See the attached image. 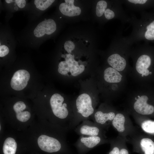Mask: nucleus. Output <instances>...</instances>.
Masks as SVG:
<instances>
[{
	"mask_svg": "<svg viewBox=\"0 0 154 154\" xmlns=\"http://www.w3.org/2000/svg\"><path fill=\"white\" fill-rule=\"evenodd\" d=\"M68 131L59 126L51 135H40L37 139L38 146L42 150L49 153L57 152L62 147H66V132Z\"/></svg>",
	"mask_w": 154,
	"mask_h": 154,
	"instance_id": "nucleus-1",
	"label": "nucleus"
},
{
	"mask_svg": "<svg viewBox=\"0 0 154 154\" xmlns=\"http://www.w3.org/2000/svg\"><path fill=\"white\" fill-rule=\"evenodd\" d=\"M93 102L91 97L86 93L78 97L75 102L76 111L74 112L72 129L81 122L90 119L95 112Z\"/></svg>",
	"mask_w": 154,
	"mask_h": 154,
	"instance_id": "nucleus-2",
	"label": "nucleus"
},
{
	"mask_svg": "<svg viewBox=\"0 0 154 154\" xmlns=\"http://www.w3.org/2000/svg\"><path fill=\"white\" fill-rule=\"evenodd\" d=\"M109 141L106 137L99 136H80L74 143L80 153H83L102 143Z\"/></svg>",
	"mask_w": 154,
	"mask_h": 154,
	"instance_id": "nucleus-3",
	"label": "nucleus"
},
{
	"mask_svg": "<svg viewBox=\"0 0 154 154\" xmlns=\"http://www.w3.org/2000/svg\"><path fill=\"white\" fill-rule=\"evenodd\" d=\"M74 129L75 131L80 136H99L106 138L104 129L89 119L82 121Z\"/></svg>",
	"mask_w": 154,
	"mask_h": 154,
	"instance_id": "nucleus-4",
	"label": "nucleus"
},
{
	"mask_svg": "<svg viewBox=\"0 0 154 154\" xmlns=\"http://www.w3.org/2000/svg\"><path fill=\"white\" fill-rule=\"evenodd\" d=\"M135 24L133 33L134 38L139 40H154V20L147 24L139 20Z\"/></svg>",
	"mask_w": 154,
	"mask_h": 154,
	"instance_id": "nucleus-5",
	"label": "nucleus"
},
{
	"mask_svg": "<svg viewBox=\"0 0 154 154\" xmlns=\"http://www.w3.org/2000/svg\"><path fill=\"white\" fill-rule=\"evenodd\" d=\"M116 114L113 112H104L99 110L95 111L90 119L104 129L108 127Z\"/></svg>",
	"mask_w": 154,
	"mask_h": 154,
	"instance_id": "nucleus-6",
	"label": "nucleus"
},
{
	"mask_svg": "<svg viewBox=\"0 0 154 154\" xmlns=\"http://www.w3.org/2000/svg\"><path fill=\"white\" fill-rule=\"evenodd\" d=\"M30 78L28 71L25 70H20L14 74L11 80L12 88L16 90H21L27 86Z\"/></svg>",
	"mask_w": 154,
	"mask_h": 154,
	"instance_id": "nucleus-7",
	"label": "nucleus"
},
{
	"mask_svg": "<svg viewBox=\"0 0 154 154\" xmlns=\"http://www.w3.org/2000/svg\"><path fill=\"white\" fill-rule=\"evenodd\" d=\"M56 25L54 21L52 19H45L40 23L35 29L34 35L37 37H40L45 34L50 35L56 30Z\"/></svg>",
	"mask_w": 154,
	"mask_h": 154,
	"instance_id": "nucleus-8",
	"label": "nucleus"
},
{
	"mask_svg": "<svg viewBox=\"0 0 154 154\" xmlns=\"http://www.w3.org/2000/svg\"><path fill=\"white\" fill-rule=\"evenodd\" d=\"M148 97L142 95L137 98L133 104V108L138 114L143 115L151 114L154 112V107L147 103Z\"/></svg>",
	"mask_w": 154,
	"mask_h": 154,
	"instance_id": "nucleus-9",
	"label": "nucleus"
},
{
	"mask_svg": "<svg viewBox=\"0 0 154 154\" xmlns=\"http://www.w3.org/2000/svg\"><path fill=\"white\" fill-rule=\"evenodd\" d=\"M65 2L61 3L59 7L60 12L64 15L68 17H73L80 15V8L75 6L74 0H65Z\"/></svg>",
	"mask_w": 154,
	"mask_h": 154,
	"instance_id": "nucleus-10",
	"label": "nucleus"
},
{
	"mask_svg": "<svg viewBox=\"0 0 154 154\" xmlns=\"http://www.w3.org/2000/svg\"><path fill=\"white\" fill-rule=\"evenodd\" d=\"M151 60L150 57L146 54L140 55L137 60L136 63L135 68L137 71L142 76H147L149 74L148 68L150 66Z\"/></svg>",
	"mask_w": 154,
	"mask_h": 154,
	"instance_id": "nucleus-11",
	"label": "nucleus"
},
{
	"mask_svg": "<svg viewBox=\"0 0 154 154\" xmlns=\"http://www.w3.org/2000/svg\"><path fill=\"white\" fill-rule=\"evenodd\" d=\"M65 61L68 64L70 72L73 76H76L82 73L84 70L85 67L82 64L79 65L78 62L74 59V56L70 54L65 55Z\"/></svg>",
	"mask_w": 154,
	"mask_h": 154,
	"instance_id": "nucleus-12",
	"label": "nucleus"
},
{
	"mask_svg": "<svg viewBox=\"0 0 154 154\" xmlns=\"http://www.w3.org/2000/svg\"><path fill=\"white\" fill-rule=\"evenodd\" d=\"M107 61L112 68L118 71L124 70L126 65L125 59L118 53H114L110 56Z\"/></svg>",
	"mask_w": 154,
	"mask_h": 154,
	"instance_id": "nucleus-13",
	"label": "nucleus"
},
{
	"mask_svg": "<svg viewBox=\"0 0 154 154\" xmlns=\"http://www.w3.org/2000/svg\"><path fill=\"white\" fill-rule=\"evenodd\" d=\"M26 106L23 102H18L15 103L13 106V109L16 114L17 119L21 122H25L30 118V113L28 111L23 110L25 109Z\"/></svg>",
	"mask_w": 154,
	"mask_h": 154,
	"instance_id": "nucleus-14",
	"label": "nucleus"
},
{
	"mask_svg": "<svg viewBox=\"0 0 154 154\" xmlns=\"http://www.w3.org/2000/svg\"><path fill=\"white\" fill-rule=\"evenodd\" d=\"M122 77L117 71L112 67L108 68L104 72V79L108 82H119L121 81Z\"/></svg>",
	"mask_w": 154,
	"mask_h": 154,
	"instance_id": "nucleus-15",
	"label": "nucleus"
},
{
	"mask_svg": "<svg viewBox=\"0 0 154 154\" xmlns=\"http://www.w3.org/2000/svg\"><path fill=\"white\" fill-rule=\"evenodd\" d=\"M126 118L123 114L119 113L116 114L112 124L114 128L119 133H124L126 130Z\"/></svg>",
	"mask_w": 154,
	"mask_h": 154,
	"instance_id": "nucleus-16",
	"label": "nucleus"
},
{
	"mask_svg": "<svg viewBox=\"0 0 154 154\" xmlns=\"http://www.w3.org/2000/svg\"><path fill=\"white\" fill-rule=\"evenodd\" d=\"M17 145L15 139L8 137L5 140L3 146V151L4 154H15Z\"/></svg>",
	"mask_w": 154,
	"mask_h": 154,
	"instance_id": "nucleus-17",
	"label": "nucleus"
},
{
	"mask_svg": "<svg viewBox=\"0 0 154 154\" xmlns=\"http://www.w3.org/2000/svg\"><path fill=\"white\" fill-rule=\"evenodd\" d=\"M140 144L144 154H154V142L151 139L143 138L140 141Z\"/></svg>",
	"mask_w": 154,
	"mask_h": 154,
	"instance_id": "nucleus-18",
	"label": "nucleus"
},
{
	"mask_svg": "<svg viewBox=\"0 0 154 154\" xmlns=\"http://www.w3.org/2000/svg\"><path fill=\"white\" fill-rule=\"evenodd\" d=\"M142 129L145 132L151 134L154 133V121L146 120L141 124Z\"/></svg>",
	"mask_w": 154,
	"mask_h": 154,
	"instance_id": "nucleus-19",
	"label": "nucleus"
},
{
	"mask_svg": "<svg viewBox=\"0 0 154 154\" xmlns=\"http://www.w3.org/2000/svg\"><path fill=\"white\" fill-rule=\"evenodd\" d=\"M54 0H35L34 3L36 7L41 10H44L54 2Z\"/></svg>",
	"mask_w": 154,
	"mask_h": 154,
	"instance_id": "nucleus-20",
	"label": "nucleus"
},
{
	"mask_svg": "<svg viewBox=\"0 0 154 154\" xmlns=\"http://www.w3.org/2000/svg\"><path fill=\"white\" fill-rule=\"evenodd\" d=\"M107 6L108 3L105 1L100 0L98 1L97 4L96 8V15L99 17L102 16L104 14Z\"/></svg>",
	"mask_w": 154,
	"mask_h": 154,
	"instance_id": "nucleus-21",
	"label": "nucleus"
},
{
	"mask_svg": "<svg viewBox=\"0 0 154 154\" xmlns=\"http://www.w3.org/2000/svg\"><path fill=\"white\" fill-rule=\"evenodd\" d=\"M58 67V71L62 75H67L69 72H70L68 65L65 61H62L60 62Z\"/></svg>",
	"mask_w": 154,
	"mask_h": 154,
	"instance_id": "nucleus-22",
	"label": "nucleus"
},
{
	"mask_svg": "<svg viewBox=\"0 0 154 154\" xmlns=\"http://www.w3.org/2000/svg\"><path fill=\"white\" fill-rule=\"evenodd\" d=\"M104 13L105 17L108 20L114 18L116 15V13L114 12L113 10L107 7L105 10Z\"/></svg>",
	"mask_w": 154,
	"mask_h": 154,
	"instance_id": "nucleus-23",
	"label": "nucleus"
},
{
	"mask_svg": "<svg viewBox=\"0 0 154 154\" xmlns=\"http://www.w3.org/2000/svg\"><path fill=\"white\" fill-rule=\"evenodd\" d=\"M75 45L74 43L70 40L67 41L64 44V48L68 54H71L72 51L75 48Z\"/></svg>",
	"mask_w": 154,
	"mask_h": 154,
	"instance_id": "nucleus-24",
	"label": "nucleus"
},
{
	"mask_svg": "<svg viewBox=\"0 0 154 154\" xmlns=\"http://www.w3.org/2000/svg\"><path fill=\"white\" fill-rule=\"evenodd\" d=\"M9 52L8 48L6 46L3 45L0 46V56L3 57L7 54Z\"/></svg>",
	"mask_w": 154,
	"mask_h": 154,
	"instance_id": "nucleus-25",
	"label": "nucleus"
},
{
	"mask_svg": "<svg viewBox=\"0 0 154 154\" xmlns=\"http://www.w3.org/2000/svg\"><path fill=\"white\" fill-rule=\"evenodd\" d=\"M14 1L18 7L21 8L24 7L26 5V2L25 0H15Z\"/></svg>",
	"mask_w": 154,
	"mask_h": 154,
	"instance_id": "nucleus-26",
	"label": "nucleus"
},
{
	"mask_svg": "<svg viewBox=\"0 0 154 154\" xmlns=\"http://www.w3.org/2000/svg\"><path fill=\"white\" fill-rule=\"evenodd\" d=\"M119 151V148L117 147H115L113 148L108 154H120Z\"/></svg>",
	"mask_w": 154,
	"mask_h": 154,
	"instance_id": "nucleus-27",
	"label": "nucleus"
},
{
	"mask_svg": "<svg viewBox=\"0 0 154 154\" xmlns=\"http://www.w3.org/2000/svg\"><path fill=\"white\" fill-rule=\"evenodd\" d=\"M120 154H129L128 151L125 148L121 149L119 151Z\"/></svg>",
	"mask_w": 154,
	"mask_h": 154,
	"instance_id": "nucleus-28",
	"label": "nucleus"
},
{
	"mask_svg": "<svg viewBox=\"0 0 154 154\" xmlns=\"http://www.w3.org/2000/svg\"><path fill=\"white\" fill-rule=\"evenodd\" d=\"M13 0H6L5 1L6 3H10L12 2H13Z\"/></svg>",
	"mask_w": 154,
	"mask_h": 154,
	"instance_id": "nucleus-29",
	"label": "nucleus"
},
{
	"mask_svg": "<svg viewBox=\"0 0 154 154\" xmlns=\"http://www.w3.org/2000/svg\"><path fill=\"white\" fill-rule=\"evenodd\" d=\"M61 57H63V58H65V55L62 54V55H61Z\"/></svg>",
	"mask_w": 154,
	"mask_h": 154,
	"instance_id": "nucleus-30",
	"label": "nucleus"
},
{
	"mask_svg": "<svg viewBox=\"0 0 154 154\" xmlns=\"http://www.w3.org/2000/svg\"><path fill=\"white\" fill-rule=\"evenodd\" d=\"M15 9L16 10H18V8H17V7H15Z\"/></svg>",
	"mask_w": 154,
	"mask_h": 154,
	"instance_id": "nucleus-31",
	"label": "nucleus"
},
{
	"mask_svg": "<svg viewBox=\"0 0 154 154\" xmlns=\"http://www.w3.org/2000/svg\"><path fill=\"white\" fill-rule=\"evenodd\" d=\"M44 96L46 97V95H44Z\"/></svg>",
	"mask_w": 154,
	"mask_h": 154,
	"instance_id": "nucleus-32",
	"label": "nucleus"
},
{
	"mask_svg": "<svg viewBox=\"0 0 154 154\" xmlns=\"http://www.w3.org/2000/svg\"><path fill=\"white\" fill-rule=\"evenodd\" d=\"M86 42H88V41L87 40H86Z\"/></svg>",
	"mask_w": 154,
	"mask_h": 154,
	"instance_id": "nucleus-33",
	"label": "nucleus"
},
{
	"mask_svg": "<svg viewBox=\"0 0 154 154\" xmlns=\"http://www.w3.org/2000/svg\"><path fill=\"white\" fill-rule=\"evenodd\" d=\"M18 102H19V101H18ZM21 102H22V101H21Z\"/></svg>",
	"mask_w": 154,
	"mask_h": 154,
	"instance_id": "nucleus-34",
	"label": "nucleus"
}]
</instances>
